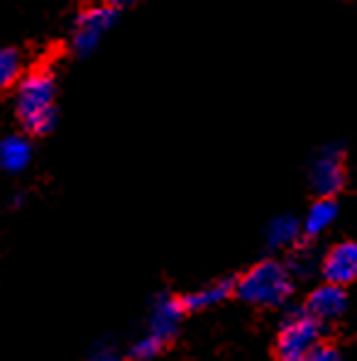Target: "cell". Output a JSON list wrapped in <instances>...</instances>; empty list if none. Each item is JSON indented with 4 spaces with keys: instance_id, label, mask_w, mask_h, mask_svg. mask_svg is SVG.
I'll use <instances>...</instances> for the list:
<instances>
[{
    "instance_id": "6da1fadb",
    "label": "cell",
    "mask_w": 357,
    "mask_h": 361,
    "mask_svg": "<svg viewBox=\"0 0 357 361\" xmlns=\"http://www.w3.org/2000/svg\"><path fill=\"white\" fill-rule=\"evenodd\" d=\"M15 113L30 135H47L57 125V78L49 68H32L15 86Z\"/></svg>"
},
{
    "instance_id": "7a4b0ae2",
    "label": "cell",
    "mask_w": 357,
    "mask_h": 361,
    "mask_svg": "<svg viewBox=\"0 0 357 361\" xmlns=\"http://www.w3.org/2000/svg\"><path fill=\"white\" fill-rule=\"evenodd\" d=\"M291 290H294V274L289 264L274 262V259L254 264L235 283V293L240 298L259 307L281 305L291 295Z\"/></svg>"
},
{
    "instance_id": "3957f363",
    "label": "cell",
    "mask_w": 357,
    "mask_h": 361,
    "mask_svg": "<svg viewBox=\"0 0 357 361\" xmlns=\"http://www.w3.org/2000/svg\"><path fill=\"white\" fill-rule=\"evenodd\" d=\"M318 347H321V322L308 310L289 312L276 337L279 361H306Z\"/></svg>"
},
{
    "instance_id": "277c9868",
    "label": "cell",
    "mask_w": 357,
    "mask_h": 361,
    "mask_svg": "<svg viewBox=\"0 0 357 361\" xmlns=\"http://www.w3.org/2000/svg\"><path fill=\"white\" fill-rule=\"evenodd\" d=\"M118 10L108 8V5H93V8L83 10L76 18V27L71 37V49L78 56H88L90 51L98 47L100 37L105 35L115 25Z\"/></svg>"
},
{
    "instance_id": "5b68a950",
    "label": "cell",
    "mask_w": 357,
    "mask_h": 361,
    "mask_svg": "<svg viewBox=\"0 0 357 361\" xmlns=\"http://www.w3.org/2000/svg\"><path fill=\"white\" fill-rule=\"evenodd\" d=\"M345 183L343 152L338 147H326L311 164V185L321 198H333Z\"/></svg>"
},
{
    "instance_id": "8992f818",
    "label": "cell",
    "mask_w": 357,
    "mask_h": 361,
    "mask_svg": "<svg viewBox=\"0 0 357 361\" xmlns=\"http://www.w3.org/2000/svg\"><path fill=\"white\" fill-rule=\"evenodd\" d=\"M321 271L328 283L343 286V288L357 281V242L350 240L335 244L321 262Z\"/></svg>"
},
{
    "instance_id": "52a82bcc",
    "label": "cell",
    "mask_w": 357,
    "mask_h": 361,
    "mask_svg": "<svg viewBox=\"0 0 357 361\" xmlns=\"http://www.w3.org/2000/svg\"><path fill=\"white\" fill-rule=\"evenodd\" d=\"M184 305H181V298H172V295H159L152 305V315H149V334H154L162 342H169V339L177 334L179 322L184 317Z\"/></svg>"
},
{
    "instance_id": "ba28073f",
    "label": "cell",
    "mask_w": 357,
    "mask_h": 361,
    "mask_svg": "<svg viewBox=\"0 0 357 361\" xmlns=\"http://www.w3.org/2000/svg\"><path fill=\"white\" fill-rule=\"evenodd\" d=\"M345 305H348V295H345L343 286L323 283L311 290L308 302H306V310L311 312L318 322H326V320L338 317L340 312L345 310Z\"/></svg>"
},
{
    "instance_id": "9c48e42d",
    "label": "cell",
    "mask_w": 357,
    "mask_h": 361,
    "mask_svg": "<svg viewBox=\"0 0 357 361\" xmlns=\"http://www.w3.org/2000/svg\"><path fill=\"white\" fill-rule=\"evenodd\" d=\"M235 283L238 281H233V279H221V281H216V283H209V286H204V288L194 290V293L184 295L181 305H184V310H204V307L218 305V302H223L228 295L235 293Z\"/></svg>"
},
{
    "instance_id": "30bf717a",
    "label": "cell",
    "mask_w": 357,
    "mask_h": 361,
    "mask_svg": "<svg viewBox=\"0 0 357 361\" xmlns=\"http://www.w3.org/2000/svg\"><path fill=\"white\" fill-rule=\"evenodd\" d=\"M32 161V145L30 140L20 135H10L0 142V169L10 173H20Z\"/></svg>"
},
{
    "instance_id": "8fae6325",
    "label": "cell",
    "mask_w": 357,
    "mask_h": 361,
    "mask_svg": "<svg viewBox=\"0 0 357 361\" xmlns=\"http://www.w3.org/2000/svg\"><path fill=\"white\" fill-rule=\"evenodd\" d=\"M338 217V205H335L333 198H318L316 203L308 208L306 217H303V232L308 237L323 235L330 225Z\"/></svg>"
},
{
    "instance_id": "7c38bea8",
    "label": "cell",
    "mask_w": 357,
    "mask_h": 361,
    "mask_svg": "<svg viewBox=\"0 0 357 361\" xmlns=\"http://www.w3.org/2000/svg\"><path fill=\"white\" fill-rule=\"evenodd\" d=\"M301 222L296 220L294 215H279L269 222L267 227V244L269 249H284V247H291L298 235H301Z\"/></svg>"
},
{
    "instance_id": "4fadbf2b",
    "label": "cell",
    "mask_w": 357,
    "mask_h": 361,
    "mask_svg": "<svg viewBox=\"0 0 357 361\" xmlns=\"http://www.w3.org/2000/svg\"><path fill=\"white\" fill-rule=\"evenodd\" d=\"M23 78V56L18 49H0V90L13 88Z\"/></svg>"
},
{
    "instance_id": "5bb4252c",
    "label": "cell",
    "mask_w": 357,
    "mask_h": 361,
    "mask_svg": "<svg viewBox=\"0 0 357 361\" xmlns=\"http://www.w3.org/2000/svg\"><path fill=\"white\" fill-rule=\"evenodd\" d=\"M164 342L162 339H157L154 334H145L142 339H137L135 344H132L130 349V357L135 361H152L159 357V352H162Z\"/></svg>"
},
{
    "instance_id": "9a60e30c",
    "label": "cell",
    "mask_w": 357,
    "mask_h": 361,
    "mask_svg": "<svg viewBox=\"0 0 357 361\" xmlns=\"http://www.w3.org/2000/svg\"><path fill=\"white\" fill-rule=\"evenodd\" d=\"M311 264H313L311 252H298L296 257L291 259L289 269H291V274H308V271H311Z\"/></svg>"
},
{
    "instance_id": "2e32d148",
    "label": "cell",
    "mask_w": 357,
    "mask_h": 361,
    "mask_svg": "<svg viewBox=\"0 0 357 361\" xmlns=\"http://www.w3.org/2000/svg\"><path fill=\"white\" fill-rule=\"evenodd\" d=\"M306 361H340V354H338V349H335V347L321 344V347H318Z\"/></svg>"
},
{
    "instance_id": "e0dca14e",
    "label": "cell",
    "mask_w": 357,
    "mask_h": 361,
    "mask_svg": "<svg viewBox=\"0 0 357 361\" xmlns=\"http://www.w3.org/2000/svg\"><path fill=\"white\" fill-rule=\"evenodd\" d=\"M137 0H105L103 5H108V8H113V10H122V8H127V5H135Z\"/></svg>"
},
{
    "instance_id": "ac0fdd59",
    "label": "cell",
    "mask_w": 357,
    "mask_h": 361,
    "mask_svg": "<svg viewBox=\"0 0 357 361\" xmlns=\"http://www.w3.org/2000/svg\"><path fill=\"white\" fill-rule=\"evenodd\" d=\"M88 361H118V359L110 357V354H100V357H93V359H88Z\"/></svg>"
}]
</instances>
